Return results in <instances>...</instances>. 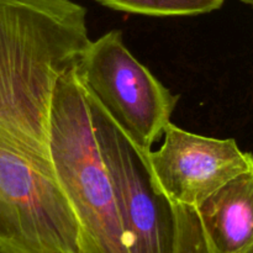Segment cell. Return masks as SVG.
I'll use <instances>...</instances> for the list:
<instances>
[{
  "label": "cell",
  "instance_id": "6da1fadb",
  "mask_svg": "<svg viewBox=\"0 0 253 253\" xmlns=\"http://www.w3.org/2000/svg\"><path fill=\"white\" fill-rule=\"evenodd\" d=\"M90 43L73 0H0V127L43 163L56 84Z\"/></svg>",
  "mask_w": 253,
  "mask_h": 253
},
{
  "label": "cell",
  "instance_id": "7a4b0ae2",
  "mask_svg": "<svg viewBox=\"0 0 253 253\" xmlns=\"http://www.w3.org/2000/svg\"><path fill=\"white\" fill-rule=\"evenodd\" d=\"M48 146L56 179L78 224L79 253H130L77 68L56 84Z\"/></svg>",
  "mask_w": 253,
  "mask_h": 253
},
{
  "label": "cell",
  "instance_id": "3957f363",
  "mask_svg": "<svg viewBox=\"0 0 253 253\" xmlns=\"http://www.w3.org/2000/svg\"><path fill=\"white\" fill-rule=\"evenodd\" d=\"M78 240L53 167L0 127V253H79Z\"/></svg>",
  "mask_w": 253,
  "mask_h": 253
},
{
  "label": "cell",
  "instance_id": "277c9868",
  "mask_svg": "<svg viewBox=\"0 0 253 253\" xmlns=\"http://www.w3.org/2000/svg\"><path fill=\"white\" fill-rule=\"evenodd\" d=\"M77 72L86 93L142 152H151L179 98L128 51L123 32L113 30L90 41Z\"/></svg>",
  "mask_w": 253,
  "mask_h": 253
},
{
  "label": "cell",
  "instance_id": "5b68a950",
  "mask_svg": "<svg viewBox=\"0 0 253 253\" xmlns=\"http://www.w3.org/2000/svg\"><path fill=\"white\" fill-rule=\"evenodd\" d=\"M94 135L108 170L130 253H174V204L156 184L142 152L86 93Z\"/></svg>",
  "mask_w": 253,
  "mask_h": 253
},
{
  "label": "cell",
  "instance_id": "8992f818",
  "mask_svg": "<svg viewBox=\"0 0 253 253\" xmlns=\"http://www.w3.org/2000/svg\"><path fill=\"white\" fill-rule=\"evenodd\" d=\"M165 141L147 153L156 184L172 204L197 208L232 178L253 168V155L234 138L219 140L185 131L169 123Z\"/></svg>",
  "mask_w": 253,
  "mask_h": 253
},
{
  "label": "cell",
  "instance_id": "52a82bcc",
  "mask_svg": "<svg viewBox=\"0 0 253 253\" xmlns=\"http://www.w3.org/2000/svg\"><path fill=\"white\" fill-rule=\"evenodd\" d=\"M195 210L211 253H251L253 168L229 180Z\"/></svg>",
  "mask_w": 253,
  "mask_h": 253
},
{
  "label": "cell",
  "instance_id": "ba28073f",
  "mask_svg": "<svg viewBox=\"0 0 253 253\" xmlns=\"http://www.w3.org/2000/svg\"><path fill=\"white\" fill-rule=\"evenodd\" d=\"M118 11L148 16H192L220 9L225 0H96Z\"/></svg>",
  "mask_w": 253,
  "mask_h": 253
},
{
  "label": "cell",
  "instance_id": "9c48e42d",
  "mask_svg": "<svg viewBox=\"0 0 253 253\" xmlns=\"http://www.w3.org/2000/svg\"><path fill=\"white\" fill-rule=\"evenodd\" d=\"M177 235L174 253H211L198 219L197 210L190 207H175Z\"/></svg>",
  "mask_w": 253,
  "mask_h": 253
},
{
  "label": "cell",
  "instance_id": "30bf717a",
  "mask_svg": "<svg viewBox=\"0 0 253 253\" xmlns=\"http://www.w3.org/2000/svg\"><path fill=\"white\" fill-rule=\"evenodd\" d=\"M242 2H245V4L250 5V6L253 7V0H241Z\"/></svg>",
  "mask_w": 253,
  "mask_h": 253
}]
</instances>
